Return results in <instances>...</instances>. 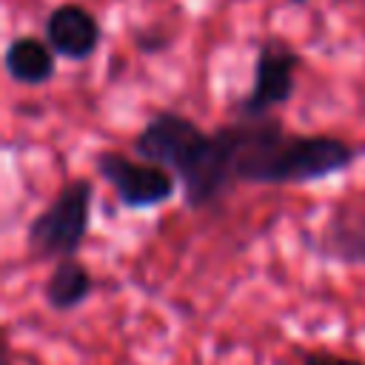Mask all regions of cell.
I'll use <instances>...</instances> for the list:
<instances>
[{"label":"cell","mask_w":365,"mask_h":365,"mask_svg":"<svg viewBox=\"0 0 365 365\" xmlns=\"http://www.w3.org/2000/svg\"><path fill=\"white\" fill-rule=\"evenodd\" d=\"M46 43L54 48L57 57H66L71 63H83L88 60L103 40V29L100 20L94 17V11H88L80 3H60L48 11L46 17Z\"/></svg>","instance_id":"obj_6"},{"label":"cell","mask_w":365,"mask_h":365,"mask_svg":"<svg viewBox=\"0 0 365 365\" xmlns=\"http://www.w3.org/2000/svg\"><path fill=\"white\" fill-rule=\"evenodd\" d=\"M317 254L348 268H365V202L331 208L317 234Z\"/></svg>","instance_id":"obj_7"},{"label":"cell","mask_w":365,"mask_h":365,"mask_svg":"<svg viewBox=\"0 0 365 365\" xmlns=\"http://www.w3.org/2000/svg\"><path fill=\"white\" fill-rule=\"evenodd\" d=\"M137 157L168 168L180 180L182 200L191 211L217 205L237 185L220 131L200 128L191 117L163 108L134 137Z\"/></svg>","instance_id":"obj_2"},{"label":"cell","mask_w":365,"mask_h":365,"mask_svg":"<svg viewBox=\"0 0 365 365\" xmlns=\"http://www.w3.org/2000/svg\"><path fill=\"white\" fill-rule=\"evenodd\" d=\"M3 66H6V74L14 83L29 86V88H37V86H46L54 77V71H57V54L40 37H14L6 46Z\"/></svg>","instance_id":"obj_8"},{"label":"cell","mask_w":365,"mask_h":365,"mask_svg":"<svg viewBox=\"0 0 365 365\" xmlns=\"http://www.w3.org/2000/svg\"><path fill=\"white\" fill-rule=\"evenodd\" d=\"M91 291H94V279L88 274V268L77 257H68V259H57V265L46 277L43 299L51 311L68 314V311L86 305Z\"/></svg>","instance_id":"obj_9"},{"label":"cell","mask_w":365,"mask_h":365,"mask_svg":"<svg viewBox=\"0 0 365 365\" xmlns=\"http://www.w3.org/2000/svg\"><path fill=\"white\" fill-rule=\"evenodd\" d=\"M288 3H294V6H305V3H311V0H288Z\"/></svg>","instance_id":"obj_11"},{"label":"cell","mask_w":365,"mask_h":365,"mask_svg":"<svg viewBox=\"0 0 365 365\" xmlns=\"http://www.w3.org/2000/svg\"><path fill=\"white\" fill-rule=\"evenodd\" d=\"M302 365H365L356 356H342V354H331V351H314L302 359Z\"/></svg>","instance_id":"obj_10"},{"label":"cell","mask_w":365,"mask_h":365,"mask_svg":"<svg viewBox=\"0 0 365 365\" xmlns=\"http://www.w3.org/2000/svg\"><path fill=\"white\" fill-rule=\"evenodd\" d=\"M94 171L111 185L120 205L131 211H148L171 202L180 191V180L143 157L131 160L123 151H97L94 154Z\"/></svg>","instance_id":"obj_4"},{"label":"cell","mask_w":365,"mask_h":365,"mask_svg":"<svg viewBox=\"0 0 365 365\" xmlns=\"http://www.w3.org/2000/svg\"><path fill=\"white\" fill-rule=\"evenodd\" d=\"M228 151L234 182L245 185H305L328 180L356 160L359 148L334 134L288 131L279 117H234L217 125Z\"/></svg>","instance_id":"obj_1"},{"label":"cell","mask_w":365,"mask_h":365,"mask_svg":"<svg viewBox=\"0 0 365 365\" xmlns=\"http://www.w3.org/2000/svg\"><path fill=\"white\" fill-rule=\"evenodd\" d=\"M94 182L74 177L63 182L54 200L31 217L26 228V245L37 259H68L77 257L91 225Z\"/></svg>","instance_id":"obj_3"},{"label":"cell","mask_w":365,"mask_h":365,"mask_svg":"<svg viewBox=\"0 0 365 365\" xmlns=\"http://www.w3.org/2000/svg\"><path fill=\"white\" fill-rule=\"evenodd\" d=\"M299 63H302V57L297 48H291L279 37H268L257 48L251 88L240 100H234V106H231L234 117H242V120L268 117L274 108L285 106L297 91Z\"/></svg>","instance_id":"obj_5"}]
</instances>
